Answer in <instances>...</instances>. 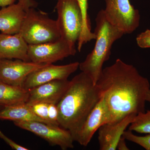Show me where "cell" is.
<instances>
[{
	"label": "cell",
	"instance_id": "cell-1",
	"mask_svg": "<svg viewBox=\"0 0 150 150\" xmlns=\"http://www.w3.org/2000/svg\"><path fill=\"white\" fill-rule=\"evenodd\" d=\"M96 85L106 105V123L145 112L149 82L133 65L117 59L103 69Z\"/></svg>",
	"mask_w": 150,
	"mask_h": 150
},
{
	"label": "cell",
	"instance_id": "cell-2",
	"mask_svg": "<svg viewBox=\"0 0 150 150\" xmlns=\"http://www.w3.org/2000/svg\"><path fill=\"white\" fill-rule=\"evenodd\" d=\"M100 98L96 85L81 72L70 81L68 88L57 104L59 126L69 131L74 139Z\"/></svg>",
	"mask_w": 150,
	"mask_h": 150
},
{
	"label": "cell",
	"instance_id": "cell-3",
	"mask_svg": "<svg viewBox=\"0 0 150 150\" xmlns=\"http://www.w3.org/2000/svg\"><path fill=\"white\" fill-rule=\"evenodd\" d=\"M96 23L95 45L84 61L79 63V68L96 85L102 74L103 64L110 58L112 45L124 34L108 21L103 10L97 15Z\"/></svg>",
	"mask_w": 150,
	"mask_h": 150
},
{
	"label": "cell",
	"instance_id": "cell-4",
	"mask_svg": "<svg viewBox=\"0 0 150 150\" xmlns=\"http://www.w3.org/2000/svg\"><path fill=\"white\" fill-rule=\"evenodd\" d=\"M19 33L28 45L53 42L61 38L57 21L35 8L26 11Z\"/></svg>",
	"mask_w": 150,
	"mask_h": 150
},
{
	"label": "cell",
	"instance_id": "cell-5",
	"mask_svg": "<svg viewBox=\"0 0 150 150\" xmlns=\"http://www.w3.org/2000/svg\"><path fill=\"white\" fill-rule=\"evenodd\" d=\"M57 22L61 37L76 48L83 27L81 12L77 0H57Z\"/></svg>",
	"mask_w": 150,
	"mask_h": 150
},
{
	"label": "cell",
	"instance_id": "cell-6",
	"mask_svg": "<svg viewBox=\"0 0 150 150\" xmlns=\"http://www.w3.org/2000/svg\"><path fill=\"white\" fill-rule=\"evenodd\" d=\"M105 15L112 25L124 34H131L139 27L140 15L129 0H105Z\"/></svg>",
	"mask_w": 150,
	"mask_h": 150
},
{
	"label": "cell",
	"instance_id": "cell-7",
	"mask_svg": "<svg viewBox=\"0 0 150 150\" xmlns=\"http://www.w3.org/2000/svg\"><path fill=\"white\" fill-rule=\"evenodd\" d=\"M16 126L43 138L52 146H58L62 150L74 148L72 135L60 126L35 121H14Z\"/></svg>",
	"mask_w": 150,
	"mask_h": 150
},
{
	"label": "cell",
	"instance_id": "cell-8",
	"mask_svg": "<svg viewBox=\"0 0 150 150\" xmlns=\"http://www.w3.org/2000/svg\"><path fill=\"white\" fill-rule=\"evenodd\" d=\"M76 48L61 37L53 42L28 46V55L30 62L49 64L74 56Z\"/></svg>",
	"mask_w": 150,
	"mask_h": 150
},
{
	"label": "cell",
	"instance_id": "cell-9",
	"mask_svg": "<svg viewBox=\"0 0 150 150\" xmlns=\"http://www.w3.org/2000/svg\"><path fill=\"white\" fill-rule=\"evenodd\" d=\"M79 63L75 62L64 65L46 64L30 74L22 85L28 90L43 84L55 80H68L70 75L77 70Z\"/></svg>",
	"mask_w": 150,
	"mask_h": 150
},
{
	"label": "cell",
	"instance_id": "cell-10",
	"mask_svg": "<svg viewBox=\"0 0 150 150\" xmlns=\"http://www.w3.org/2000/svg\"><path fill=\"white\" fill-rule=\"evenodd\" d=\"M45 65L20 59H0V81L22 87L30 74Z\"/></svg>",
	"mask_w": 150,
	"mask_h": 150
},
{
	"label": "cell",
	"instance_id": "cell-11",
	"mask_svg": "<svg viewBox=\"0 0 150 150\" xmlns=\"http://www.w3.org/2000/svg\"><path fill=\"white\" fill-rule=\"evenodd\" d=\"M107 121V109L104 98L100 100L86 118L85 121L74 136V141L86 146L97 131Z\"/></svg>",
	"mask_w": 150,
	"mask_h": 150
},
{
	"label": "cell",
	"instance_id": "cell-12",
	"mask_svg": "<svg viewBox=\"0 0 150 150\" xmlns=\"http://www.w3.org/2000/svg\"><path fill=\"white\" fill-rule=\"evenodd\" d=\"M70 81L55 80L40 85L28 90L29 96L27 104L37 103L57 105L65 93Z\"/></svg>",
	"mask_w": 150,
	"mask_h": 150
},
{
	"label": "cell",
	"instance_id": "cell-13",
	"mask_svg": "<svg viewBox=\"0 0 150 150\" xmlns=\"http://www.w3.org/2000/svg\"><path fill=\"white\" fill-rule=\"evenodd\" d=\"M136 115L130 114L120 121L103 125L98 130L100 150H116L119 140Z\"/></svg>",
	"mask_w": 150,
	"mask_h": 150
},
{
	"label": "cell",
	"instance_id": "cell-14",
	"mask_svg": "<svg viewBox=\"0 0 150 150\" xmlns=\"http://www.w3.org/2000/svg\"><path fill=\"white\" fill-rule=\"evenodd\" d=\"M28 44L19 33L8 34L0 33V59H20L30 62Z\"/></svg>",
	"mask_w": 150,
	"mask_h": 150
},
{
	"label": "cell",
	"instance_id": "cell-15",
	"mask_svg": "<svg viewBox=\"0 0 150 150\" xmlns=\"http://www.w3.org/2000/svg\"><path fill=\"white\" fill-rule=\"evenodd\" d=\"M25 13L18 2L1 8L0 9V31L8 34L19 33Z\"/></svg>",
	"mask_w": 150,
	"mask_h": 150
},
{
	"label": "cell",
	"instance_id": "cell-16",
	"mask_svg": "<svg viewBox=\"0 0 150 150\" xmlns=\"http://www.w3.org/2000/svg\"><path fill=\"white\" fill-rule=\"evenodd\" d=\"M0 119L13 121H35L51 124L37 116L26 103L6 105L0 110ZM52 125V124H51Z\"/></svg>",
	"mask_w": 150,
	"mask_h": 150
},
{
	"label": "cell",
	"instance_id": "cell-17",
	"mask_svg": "<svg viewBox=\"0 0 150 150\" xmlns=\"http://www.w3.org/2000/svg\"><path fill=\"white\" fill-rule=\"evenodd\" d=\"M28 96V91L22 87L0 81V104L6 106L26 103Z\"/></svg>",
	"mask_w": 150,
	"mask_h": 150
},
{
	"label": "cell",
	"instance_id": "cell-18",
	"mask_svg": "<svg viewBox=\"0 0 150 150\" xmlns=\"http://www.w3.org/2000/svg\"><path fill=\"white\" fill-rule=\"evenodd\" d=\"M81 12L83 27L80 36L78 41V51L80 52L84 45L96 39L94 33L91 32V24L88 13V0H77Z\"/></svg>",
	"mask_w": 150,
	"mask_h": 150
},
{
	"label": "cell",
	"instance_id": "cell-19",
	"mask_svg": "<svg viewBox=\"0 0 150 150\" xmlns=\"http://www.w3.org/2000/svg\"><path fill=\"white\" fill-rule=\"evenodd\" d=\"M129 130L139 134H150V109L136 115L129 125Z\"/></svg>",
	"mask_w": 150,
	"mask_h": 150
},
{
	"label": "cell",
	"instance_id": "cell-20",
	"mask_svg": "<svg viewBox=\"0 0 150 150\" xmlns=\"http://www.w3.org/2000/svg\"><path fill=\"white\" fill-rule=\"evenodd\" d=\"M122 136L126 140L139 145L146 150H150V134L144 136H137L133 131L128 130L124 131Z\"/></svg>",
	"mask_w": 150,
	"mask_h": 150
},
{
	"label": "cell",
	"instance_id": "cell-21",
	"mask_svg": "<svg viewBox=\"0 0 150 150\" xmlns=\"http://www.w3.org/2000/svg\"><path fill=\"white\" fill-rule=\"evenodd\" d=\"M48 104H49L44 103H37L29 105L33 112L37 116L43 119V120L47 121L50 124L54 125L51 123V121H49V119H48Z\"/></svg>",
	"mask_w": 150,
	"mask_h": 150
},
{
	"label": "cell",
	"instance_id": "cell-22",
	"mask_svg": "<svg viewBox=\"0 0 150 150\" xmlns=\"http://www.w3.org/2000/svg\"><path fill=\"white\" fill-rule=\"evenodd\" d=\"M137 45L141 48H150V30L147 29L137 35L136 38Z\"/></svg>",
	"mask_w": 150,
	"mask_h": 150
},
{
	"label": "cell",
	"instance_id": "cell-23",
	"mask_svg": "<svg viewBox=\"0 0 150 150\" xmlns=\"http://www.w3.org/2000/svg\"><path fill=\"white\" fill-rule=\"evenodd\" d=\"M59 112L57 105L49 104L48 107V118L52 124L59 126L58 123Z\"/></svg>",
	"mask_w": 150,
	"mask_h": 150
},
{
	"label": "cell",
	"instance_id": "cell-24",
	"mask_svg": "<svg viewBox=\"0 0 150 150\" xmlns=\"http://www.w3.org/2000/svg\"><path fill=\"white\" fill-rule=\"evenodd\" d=\"M0 138L4 140L9 145L12 149L16 150H28L29 149L27 148L22 146L21 145L16 144V142L11 140L8 137H6L0 130Z\"/></svg>",
	"mask_w": 150,
	"mask_h": 150
},
{
	"label": "cell",
	"instance_id": "cell-25",
	"mask_svg": "<svg viewBox=\"0 0 150 150\" xmlns=\"http://www.w3.org/2000/svg\"><path fill=\"white\" fill-rule=\"evenodd\" d=\"M18 3L22 6L25 11L31 8H35L37 5L34 0H18Z\"/></svg>",
	"mask_w": 150,
	"mask_h": 150
},
{
	"label": "cell",
	"instance_id": "cell-26",
	"mask_svg": "<svg viewBox=\"0 0 150 150\" xmlns=\"http://www.w3.org/2000/svg\"><path fill=\"white\" fill-rule=\"evenodd\" d=\"M126 139L122 136L117 144L116 149L118 150H129V148L127 146L126 142Z\"/></svg>",
	"mask_w": 150,
	"mask_h": 150
},
{
	"label": "cell",
	"instance_id": "cell-27",
	"mask_svg": "<svg viewBox=\"0 0 150 150\" xmlns=\"http://www.w3.org/2000/svg\"><path fill=\"white\" fill-rule=\"evenodd\" d=\"M18 0H0V8L4 7L15 4Z\"/></svg>",
	"mask_w": 150,
	"mask_h": 150
},
{
	"label": "cell",
	"instance_id": "cell-28",
	"mask_svg": "<svg viewBox=\"0 0 150 150\" xmlns=\"http://www.w3.org/2000/svg\"><path fill=\"white\" fill-rule=\"evenodd\" d=\"M146 100V102L147 101V102L149 103H150V89L149 91L148 92L147 94Z\"/></svg>",
	"mask_w": 150,
	"mask_h": 150
},
{
	"label": "cell",
	"instance_id": "cell-29",
	"mask_svg": "<svg viewBox=\"0 0 150 150\" xmlns=\"http://www.w3.org/2000/svg\"><path fill=\"white\" fill-rule=\"evenodd\" d=\"M4 105H2L0 104V110H1L2 109L4 108Z\"/></svg>",
	"mask_w": 150,
	"mask_h": 150
}]
</instances>
